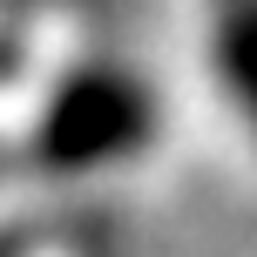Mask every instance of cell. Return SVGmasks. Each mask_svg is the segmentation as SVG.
<instances>
[{
    "label": "cell",
    "mask_w": 257,
    "mask_h": 257,
    "mask_svg": "<svg viewBox=\"0 0 257 257\" xmlns=\"http://www.w3.org/2000/svg\"><path fill=\"white\" fill-rule=\"evenodd\" d=\"M210 27H217V75L257 128V0H210Z\"/></svg>",
    "instance_id": "cell-2"
},
{
    "label": "cell",
    "mask_w": 257,
    "mask_h": 257,
    "mask_svg": "<svg viewBox=\"0 0 257 257\" xmlns=\"http://www.w3.org/2000/svg\"><path fill=\"white\" fill-rule=\"evenodd\" d=\"M149 136V95L128 75H75L61 95H54L48 122H41V163L48 169H95L115 163L136 142Z\"/></svg>",
    "instance_id": "cell-1"
}]
</instances>
